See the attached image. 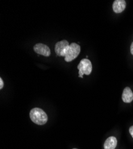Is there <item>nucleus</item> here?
I'll return each instance as SVG.
<instances>
[{"label":"nucleus","mask_w":133,"mask_h":149,"mask_svg":"<svg viewBox=\"0 0 133 149\" xmlns=\"http://www.w3.org/2000/svg\"><path fill=\"white\" fill-rule=\"evenodd\" d=\"M130 51H131V54L133 56V42H132V44H131V45Z\"/></svg>","instance_id":"11"},{"label":"nucleus","mask_w":133,"mask_h":149,"mask_svg":"<svg viewBox=\"0 0 133 149\" xmlns=\"http://www.w3.org/2000/svg\"><path fill=\"white\" fill-rule=\"evenodd\" d=\"M126 7V2L124 0H115L112 5L114 11L116 13H120Z\"/></svg>","instance_id":"6"},{"label":"nucleus","mask_w":133,"mask_h":149,"mask_svg":"<svg viewBox=\"0 0 133 149\" xmlns=\"http://www.w3.org/2000/svg\"><path fill=\"white\" fill-rule=\"evenodd\" d=\"M69 44L66 40H62L61 41L57 42L55 45L54 50L56 54L58 56H63L65 57V53L67 51L68 48L69 47Z\"/></svg>","instance_id":"4"},{"label":"nucleus","mask_w":133,"mask_h":149,"mask_svg":"<svg viewBox=\"0 0 133 149\" xmlns=\"http://www.w3.org/2000/svg\"><path fill=\"white\" fill-rule=\"evenodd\" d=\"M117 140L114 136L107 138L104 143V149H115L117 146Z\"/></svg>","instance_id":"8"},{"label":"nucleus","mask_w":133,"mask_h":149,"mask_svg":"<svg viewBox=\"0 0 133 149\" xmlns=\"http://www.w3.org/2000/svg\"><path fill=\"white\" fill-rule=\"evenodd\" d=\"M72 149H77V148H72Z\"/></svg>","instance_id":"12"},{"label":"nucleus","mask_w":133,"mask_h":149,"mask_svg":"<svg viewBox=\"0 0 133 149\" xmlns=\"http://www.w3.org/2000/svg\"><path fill=\"white\" fill-rule=\"evenodd\" d=\"M81 52V47L79 45L75 42L71 43L65 53V60L66 62H70L75 59Z\"/></svg>","instance_id":"2"},{"label":"nucleus","mask_w":133,"mask_h":149,"mask_svg":"<svg viewBox=\"0 0 133 149\" xmlns=\"http://www.w3.org/2000/svg\"><path fill=\"white\" fill-rule=\"evenodd\" d=\"M33 50L36 53L45 57L50 56L51 54V51L50 48L47 45L41 43L35 44L33 47Z\"/></svg>","instance_id":"5"},{"label":"nucleus","mask_w":133,"mask_h":149,"mask_svg":"<svg viewBox=\"0 0 133 149\" xmlns=\"http://www.w3.org/2000/svg\"><path fill=\"white\" fill-rule=\"evenodd\" d=\"M4 87V82L2 79V78H0V89H2Z\"/></svg>","instance_id":"9"},{"label":"nucleus","mask_w":133,"mask_h":149,"mask_svg":"<svg viewBox=\"0 0 133 149\" xmlns=\"http://www.w3.org/2000/svg\"><path fill=\"white\" fill-rule=\"evenodd\" d=\"M122 100L124 103H130L133 100V93L129 87H126L122 94Z\"/></svg>","instance_id":"7"},{"label":"nucleus","mask_w":133,"mask_h":149,"mask_svg":"<svg viewBox=\"0 0 133 149\" xmlns=\"http://www.w3.org/2000/svg\"><path fill=\"white\" fill-rule=\"evenodd\" d=\"M92 64L90 60L87 58H83L81 60L78 65L79 70V77L82 78L84 74L89 75L92 71Z\"/></svg>","instance_id":"3"},{"label":"nucleus","mask_w":133,"mask_h":149,"mask_svg":"<svg viewBox=\"0 0 133 149\" xmlns=\"http://www.w3.org/2000/svg\"><path fill=\"white\" fill-rule=\"evenodd\" d=\"M129 132H130V134H131V136L133 138V125L131 126V127L129 128Z\"/></svg>","instance_id":"10"},{"label":"nucleus","mask_w":133,"mask_h":149,"mask_svg":"<svg viewBox=\"0 0 133 149\" xmlns=\"http://www.w3.org/2000/svg\"><path fill=\"white\" fill-rule=\"evenodd\" d=\"M31 120L39 125L45 124L48 120V116L45 111L40 108L35 107L32 109L29 113Z\"/></svg>","instance_id":"1"}]
</instances>
